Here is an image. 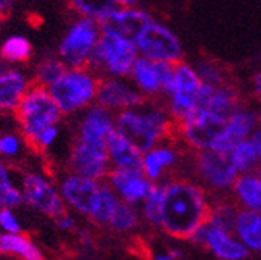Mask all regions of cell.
I'll list each match as a JSON object with an SVG mask.
<instances>
[{
  "mask_svg": "<svg viewBox=\"0 0 261 260\" xmlns=\"http://www.w3.org/2000/svg\"><path fill=\"white\" fill-rule=\"evenodd\" d=\"M163 184L161 225L167 237L190 241L207 222L212 200L208 192L190 177H169Z\"/></svg>",
  "mask_w": 261,
  "mask_h": 260,
  "instance_id": "cell-1",
  "label": "cell"
},
{
  "mask_svg": "<svg viewBox=\"0 0 261 260\" xmlns=\"http://www.w3.org/2000/svg\"><path fill=\"white\" fill-rule=\"evenodd\" d=\"M115 128L142 153L171 140L175 133L174 120L158 101H145L139 107L116 113Z\"/></svg>",
  "mask_w": 261,
  "mask_h": 260,
  "instance_id": "cell-2",
  "label": "cell"
},
{
  "mask_svg": "<svg viewBox=\"0 0 261 260\" xmlns=\"http://www.w3.org/2000/svg\"><path fill=\"white\" fill-rule=\"evenodd\" d=\"M99 80L100 77L89 67H67L48 91L62 115H75L96 104Z\"/></svg>",
  "mask_w": 261,
  "mask_h": 260,
  "instance_id": "cell-3",
  "label": "cell"
},
{
  "mask_svg": "<svg viewBox=\"0 0 261 260\" xmlns=\"http://www.w3.org/2000/svg\"><path fill=\"white\" fill-rule=\"evenodd\" d=\"M15 116L22 139L32 147L43 129L59 125L64 115L51 98L48 88L32 83L16 109Z\"/></svg>",
  "mask_w": 261,
  "mask_h": 260,
  "instance_id": "cell-4",
  "label": "cell"
},
{
  "mask_svg": "<svg viewBox=\"0 0 261 260\" xmlns=\"http://www.w3.org/2000/svg\"><path fill=\"white\" fill-rule=\"evenodd\" d=\"M137 58L139 51L136 42L115 34L102 32L88 67L93 69L100 79L102 77L127 79Z\"/></svg>",
  "mask_w": 261,
  "mask_h": 260,
  "instance_id": "cell-5",
  "label": "cell"
},
{
  "mask_svg": "<svg viewBox=\"0 0 261 260\" xmlns=\"http://www.w3.org/2000/svg\"><path fill=\"white\" fill-rule=\"evenodd\" d=\"M202 82L193 64L181 61L174 67L172 86L164 96V107L175 125L187 120L199 107Z\"/></svg>",
  "mask_w": 261,
  "mask_h": 260,
  "instance_id": "cell-6",
  "label": "cell"
},
{
  "mask_svg": "<svg viewBox=\"0 0 261 260\" xmlns=\"http://www.w3.org/2000/svg\"><path fill=\"white\" fill-rule=\"evenodd\" d=\"M99 22L86 18H76L62 35L58 46V58L65 67H88L100 38Z\"/></svg>",
  "mask_w": 261,
  "mask_h": 260,
  "instance_id": "cell-7",
  "label": "cell"
},
{
  "mask_svg": "<svg viewBox=\"0 0 261 260\" xmlns=\"http://www.w3.org/2000/svg\"><path fill=\"white\" fill-rule=\"evenodd\" d=\"M140 58L158 64H175L184 61V45L178 35L164 22L154 19L136 38Z\"/></svg>",
  "mask_w": 261,
  "mask_h": 260,
  "instance_id": "cell-8",
  "label": "cell"
},
{
  "mask_svg": "<svg viewBox=\"0 0 261 260\" xmlns=\"http://www.w3.org/2000/svg\"><path fill=\"white\" fill-rule=\"evenodd\" d=\"M191 170L194 180L201 184L207 192L225 193L231 192L239 174L234 171L226 153H220L212 149L193 153Z\"/></svg>",
  "mask_w": 261,
  "mask_h": 260,
  "instance_id": "cell-9",
  "label": "cell"
},
{
  "mask_svg": "<svg viewBox=\"0 0 261 260\" xmlns=\"http://www.w3.org/2000/svg\"><path fill=\"white\" fill-rule=\"evenodd\" d=\"M22 193V201L32 209L51 219L65 212V204L61 198L58 184L42 173H24L18 182Z\"/></svg>",
  "mask_w": 261,
  "mask_h": 260,
  "instance_id": "cell-10",
  "label": "cell"
},
{
  "mask_svg": "<svg viewBox=\"0 0 261 260\" xmlns=\"http://www.w3.org/2000/svg\"><path fill=\"white\" fill-rule=\"evenodd\" d=\"M174 67L172 64H158L139 56L127 79L145 101H158L172 86Z\"/></svg>",
  "mask_w": 261,
  "mask_h": 260,
  "instance_id": "cell-11",
  "label": "cell"
},
{
  "mask_svg": "<svg viewBox=\"0 0 261 260\" xmlns=\"http://www.w3.org/2000/svg\"><path fill=\"white\" fill-rule=\"evenodd\" d=\"M223 125L225 120L202 109H198L187 120L175 125V133L178 134L181 144L191 150V153H198L212 147Z\"/></svg>",
  "mask_w": 261,
  "mask_h": 260,
  "instance_id": "cell-12",
  "label": "cell"
},
{
  "mask_svg": "<svg viewBox=\"0 0 261 260\" xmlns=\"http://www.w3.org/2000/svg\"><path fill=\"white\" fill-rule=\"evenodd\" d=\"M65 164H67L69 173L96 182H106L109 173L112 171L106 147L89 146L78 139H73L70 144Z\"/></svg>",
  "mask_w": 261,
  "mask_h": 260,
  "instance_id": "cell-13",
  "label": "cell"
},
{
  "mask_svg": "<svg viewBox=\"0 0 261 260\" xmlns=\"http://www.w3.org/2000/svg\"><path fill=\"white\" fill-rule=\"evenodd\" d=\"M100 184L102 182L91 180L69 171H65L58 179V188L65 207H70L85 217H91L96 209Z\"/></svg>",
  "mask_w": 261,
  "mask_h": 260,
  "instance_id": "cell-14",
  "label": "cell"
},
{
  "mask_svg": "<svg viewBox=\"0 0 261 260\" xmlns=\"http://www.w3.org/2000/svg\"><path fill=\"white\" fill-rule=\"evenodd\" d=\"M261 126V115L256 109L242 106L234 112L229 119L221 126L220 133L217 134L212 150L220 153H228L239 142L252 139L256 129Z\"/></svg>",
  "mask_w": 261,
  "mask_h": 260,
  "instance_id": "cell-15",
  "label": "cell"
},
{
  "mask_svg": "<svg viewBox=\"0 0 261 260\" xmlns=\"http://www.w3.org/2000/svg\"><path fill=\"white\" fill-rule=\"evenodd\" d=\"M190 243L207 249L217 260H245L250 254L231 230L217 228L207 222L198 228Z\"/></svg>",
  "mask_w": 261,
  "mask_h": 260,
  "instance_id": "cell-16",
  "label": "cell"
},
{
  "mask_svg": "<svg viewBox=\"0 0 261 260\" xmlns=\"http://www.w3.org/2000/svg\"><path fill=\"white\" fill-rule=\"evenodd\" d=\"M145 102L143 96L129 82V79H116V77H102L99 80L96 104L110 110L112 113H120L129 109L139 107Z\"/></svg>",
  "mask_w": 261,
  "mask_h": 260,
  "instance_id": "cell-17",
  "label": "cell"
},
{
  "mask_svg": "<svg viewBox=\"0 0 261 260\" xmlns=\"http://www.w3.org/2000/svg\"><path fill=\"white\" fill-rule=\"evenodd\" d=\"M115 131V113L100 107L99 104H93L80 113L75 139L89 146L106 147L109 137Z\"/></svg>",
  "mask_w": 261,
  "mask_h": 260,
  "instance_id": "cell-18",
  "label": "cell"
},
{
  "mask_svg": "<svg viewBox=\"0 0 261 260\" xmlns=\"http://www.w3.org/2000/svg\"><path fill=\"white\" fill-rule=\"evenodd\" d=\"M153 21V16L140 7H116L110 15L99 22L100 32L115 34L136 42L142 31Z\"/></svg>",
  "mask_w": 261,
  "mask_h": 260,
  "instance_id": "cell-19",
  "label": "cell"
},
{
  "mask_svg": "<svg viewBox=\"0 0 261 260\" xmlns=\"http://www.w3.org/2000/svg\"><path fill=\"white\" fill-rule=\"evenodd\" d=\"M106 184L116 193L120 201L136 207L142 204V201L147 198V195L154 185L143 176L142 171L121 170H112L106 179Z\"/></svg>",
  "mask_w": 261,
  "mask_h": 260,
  "instance_id": "cell-20",
  "label": "cell"
},
{
  "mask_svg": "<svg viewBox=\"0 0 261 260\" xmlns=\"http://www.w3.org/2000/svg\"><path fill=\"white\" fill-rule=\"evenodd\" d=\"M180 160V150L167 140L142 153V173L151 184H161L169 179L167 176L178 166Z\"/></svg>",
  "mask_w": 261,
  "mask_h": 260,
  "instance_id": "cell-21",
  "label": "cell"
},
{
  "mask_svg": "<svg viewBox=\"0 0 261 260\" xmlns=\"http://www.w3.org/2000/svg\"><path fill=\"white\" fill-rule=\"evenodd\" d=\"M241 106L242 102L239 91L231 83H225L220 86H211L202 83L198 109H202L226 122Z\"/></svg>",
  "mask_w": 261,
  "mask_h": 260,
  "instance_id": "cell-22",
  "label": "cell"
},
{
  "mask_svg": "<svg viewBox=\"0 0 261 260\" xmlns=\"http://www.w3.org/2000/svg\"><path fill=\"white\" fill-rule=\"evenodd\" d=\"M32 83V75L22 67L8 66L0 72V113H15Z\"/></svg>",
  "mask_w": 261,
  "mask_h": 260,
  "instance_id": "cell-23",
  "label": "cell"
},
{
  "mask_svg": "<svg viewBox=\"0 0 261 260\" xmlns=\"http://www.w3.org/2000/svg\"><path fill=\"white\" fill-rule=\"evenodd\" d=\"M106 150L112 170L142 171V152L120 133L115 131L109 137Z\"/></svg>",
  "mask_w": 261,
  "mask_h": 260,
  "instance_id": "cell-24",
  "label": "cell"
},
{
  "mask_svg": "<svg viewBox=\"0 0 261 260\" xmlns=\"http://www.w3.org/2000/svg\"><path fill=\"white\" fill-rule=\"evenodd\" d=\"M229 193L239 209L261 216V170L239 176Z\"/></svg>",
  "mask_w": 261,
  "mask_h": 260,
  "instance_id": "cell-25",
  "label": "cell"
},
{
  "mask_svg": "<svg viewBox=\"0 0 261 260\" xmlns=\"http://www.w3.org/2000/svg\"><path fill=\"white\" fill-rule=\"evenodd\" d=\"M232 233L249 252L261 254V216L259 214L239 209L238 217L232 225Z\"/></svg>",
  "mask_w": 261,
  "mask_h": 260,
  "instance_id": "cell-26",
  "label": "cell"
},
{
  "mask_svg": "<svg viewBox=\"0 0 261 260\" xmlns=\"http://www.w3.org/2000/svg\"><path fill=\"white\" fill-rule=\"evenodd\" d=\"M0 254L15 255L21 260H45L43 251L22 233H2L0 231Z\"/></svg>",
  "mask_w": 261,
  "mask_h": 260,
  "instance_id": "cell-27",
  "label": "cell"
},
{
  "mask_svg": "<svg viewBox=\"0 0 261 260\" xmlns=\"http://www.w3.org/2000/svg\"><path fill=\"white\" fill-rule=\"evenodd\" d=\"M34 55L32 43L28 37L13 34L8 35L5 40L0 43V59H2L7 66L11 67H21L28 64Z\"/></svg>",
  "mask_w": 261,
  "mask_h": 260,
  "instance_id": "cell-28",
  "label": "cell"
},
{
  "mask_svg": "<svg viewBox=\"0 0 261 260\" xmlns=\"http://www.w3.org/2000/svg\"><path fill=\"white\" fill-rule=\"evenodd\" d=\"M226 155L229 158L231 166L234 168V171H236L239 176L259 170L258 153H256V149L253 146L252 139L239 142V144L234 146Z\"/></svg>",
  "mask_w": 261,
  "mask_h": 260,
  "instance_id": "cell-29",
  "label": "cell"
},
{
  "mask_svg": "<svg viewBox=\"0 0 261 260\" xmlns=\"http://www.w3.org/2000/svg\"><path fill=\"white\" fill-rule=\"evenodd\" d=\"M21 204H24L22 193L11 168L0 160V209H16Z\"/></svg>",
  "mask_w": 261,
  "mask_h": 260,
  "instance_id": "cell-30",
  "label": "cell"
},
{
  "mask_svg": "<svg viewBox=\"0 0 261 260\" xmlns=\"http://www.w3.org/2000/svg\"><path fill=\"white\" fill-rule=\"evenodd\" d=\"M69 8L76 18H86L100 22L116 8L115 0H67Z\"/></svg>",
  "mask_w": 261,
  "mask_h": 260,
  "instance_id": "cell-31",
  "label": "cell"
},
{
  "mask_svg": "<svg viewBox=\"0 0 261 260\" xmlns=\"http://www.w3.org/2000/svg\"><path fill=\"white\" fill-rule=\"evenodd\" d=\"M65 70H67V67L58 58V55H46L35 64V67L31 74L32 82L40 86L49 88Z\"/></svg>",
  "mask_w": 261,
  "mask_h": 260,
  "instance_id": "cell-32",
  "label": "cell"
},
{
  "mask_svg": "<svg viewBox=\"0 0 261 260\" xmlns=\"http://www.w3.org/2000/svg\"><path fill=\"white\" fill-rule=\"evenodd\" d=\"M163 184H154L147 198L140 204V217L153 228H160L161 225V209H163Z\"/></svg>",
  "mask_w": 261,
  "mask_h": 260,
  "instance_id": "cell-33",
  "label": "cell"
},
{
  "mask_svg": "<svg viewBox=\"0 0 261 260\" xmlns=\"http://www.w3.org/2000/svg\"><path fill=\"white\" fill-rule=\"evenodd\" d=\"M118 204H120V198L116 197V193L106 184V182H102L96 209L93 211L89 219L93 220L96 225H109Z\"/></svg>",
  "mask_w": 261,
  "mask_h": 260,
  "instance_id": "cell-34",
  "label": "cell"
},
{
  "mask_svg": "<svg viewBox=\"0 0 261 260\" xmlns=\"http://www.w3.org/2000/svg\"><path fill=\"white\" fill-rule=\"evenodd\" d=\"M239 207L234 204V201H225V200H217L212 201L211 211H208L207 224L217 228H225L232 231L234 220L238 217Z\"/></svg>",
  "mask_w": 261,
  "mask_h": 260,
  "instance_id": "cell-35",
  "label": "cell"
},
{
  "mask_svg": "<svg viewBox=\"0 0 261 260\" xmlns=\"http://www.w3.org/2000/svg\"><path fill=\"white\" fill-rule=\"evenodd\" d=\"M140 220L142 217H140L139 207L120 201V204L116 206V209L110 219L109 227L118 233H129L139 227Z\"/></svg>",
  "mask_w": 261,
  "mask_h": 260,
  "instance_id": "cell-36",
  "label": "cell"
},
{
  "mask_svg": "<svg viewBox=\"0 0 261 260\" xmlns=\"http://www.w3.org/2000/svg\"><path fill=\"white\" fill-rule=\"evenodd\" d=\"M196 72H198L199 79L204 85H211V86H220L229 83L226 80V70L223 66H220L217 61L212 59H201L198 64L194 66Z\"/></svg>",
  "mask_w": 261,
  "mask_h": 260,
  "instance_id": "cell-37",
  "label": "cell"
},
{
  "mask_svg": "<svg viewBox=\"0 0 261 260\" xmlns=\"http://www.w3.org/2000/svg\"><path fill=\"white\" fill-rule=\"evenodd\" d=\"M24 139L16 133H0V160H15L24 147Z\"/></svg>",
  "mask_w": 261,
  "mask_h": 260,
  "instance_id": "cell-38",
  "label": "cell"
},
{
  "mask_svg": "<svg viewBox=\"0 0 261 260\" xmlns=\"http://www.w3.org/2000/svg\"><path fill=\"white\" fill-rule=\"evenodd\" d=\"M59 134H61V128L59 125H55V126H49L46 129H43V131L40 133V136L37 137V140L34 142V149L38 150V152H43V150H48L51 149L56 140L59 139Z\"/></svg>",
  "mask_w": 261,
  "mask_h": 260,
  "instance_id": "cell-39",
  "label": "cell"
},
{
  "mask_svg": "<svg viewBox=\"0 0 261 260\" xmlns=\"http://www.w3.org/2000/svg\"><path fill=\"white\" fill-rule=\"evenodd\" d=\"M0 231L2 233H21L19 219L13 209H0Z\"/></svg>",
  "mask_w": 261,
  "mask_h": 260,
  "instance_id": "cell-40",
  "label": "cell"
},
{
  "mask_svg": "<svg viewBox=\"0 0 261 260\" xmlns=\"http://www.w3.org/2000/svg\"><path fill=\"white\" fill-rule=\"evenodd\" d=\"M55 222H56V225H58L61 230H64V231L75 230V227H76V222H75L73 216L69 214L67 211H65L64 214H61L59 217H56V219H55Z\"/></svg>",
  "mask_w": 261,
  "mask_h": 260,
  "instance_id": "cell-41",
  "label": "cell"
},
{
  "mask_svg": "<svg viewBox=\"0 0 261 260\" xmlns=\"http://www.w3.org/2000/svg\"><path fill=\"white\" fill-rule=\"evenodd\" d=\"M18 2L19 0H0V16L8 15Z\"/></svg>",
  "mask_w": 261,
  "mask_h": 260,
  "instance_id": "cell-42",
  "label": "cell"
},
{
  "mask_svg": "<svg viewBox=\"0 0 261 260\" xmlns=\"http://www.w3.org/2000/svg\"><path fill=\"white\" fill-rule=\"evenodd\" d=\"M252 91L253 94L261 99V70H258L255 75H253V80H252Z\"/></svg>",
  "mask_w": 261,
  "mask_h": 260,
  "instance_id": "cell-43",
  "label": "cell"
},
{
  "mask_svg": "<svg viewBox=\"0 0 261 260\" xmlns=\"http://www.w3.org/2000/svg\"><path fill=\"white\" fill-rule=\"evenodd\" d=\"M252 142L256 149V153H258V160H259V170H261V126L255 131V134L252 136Z\"/></svg>",
  "mask_w": 261,
  "mask_h": 260,
  "instance_id": "cell-44",
  "label": "cell"
},
{
  "mask_svg": "<svg viewBox=\"0 0 261 260\" xmlns=\"http://www.w3.org/2000/svg\"><path fill=\"white\" fill-rule=\"evenodd\" d=\"M142 2V0H115L116 7H139V4Z\"/></svg>",
  "mask_w": 261,
  "mask_h": 260,
  "instance_id": "cell-45",
  "label": "cell"
},
{
  "mask_svg": "<svg viewBox=\"0 0 261 260\" xmlns=\"http://www.w3.org/2000/svg\"><path fill=\"white\" fill-rule=\"evenodd\" d=\"M167 254L171 255L174 260H181V258H184V251L178 249V248H172V249H169V251H167Z\"/></svg>",
  "mask_w": 261,
  "mask_h": 260,
  "instance_id": "cell-46",
  "label": "cell"
},
{
  "mask_svg": "<svg viewBox=\"0 0 261 260\" xmlns=\"http://www.w3.org/2000/svg\"><path fill=\"white\" fill-rule=\"evenodd\" d=\"M151 260H174V258L166 252V254H156V255H153Z\"/></svg>",
  "mask_w": 261,
  "mask_h": 260,
  "instance_id": "cell-47",
  "label": "cell"
},
{
  "mask_svg": "<svg viewBox=\"0 0 261 260\" xmlns=\"http://www.w3.org/2000/svg\"><path fill=\"white\" fill-rule=\"evenodd\" d=\"M7 67H8L7 64H5V62H4L2 59H0V72H4V70H5Z\"/></svg>",
  "mask_w": 261,
  "mask_h": 260,
  "instance_id": "cell-48",
  "label": "cell"
},
{
  "mask_svg": "<svg viewBox=\"0 0 261 260\" xmlns=\"http://www.w3.org/2000/svg\"><path fill=\"white\" fill-rule=\"evenodd\" d=\"M258 66H259V70H261V50H259V53H258Z\"/></svg>",
  "mask_w": 261,
  "mask_h": 260,
  "instance_id": "cell-49",
  "label": "cell"
},
{
  "mask_svg": "<svg viewBox=\"0 0 261 260\" xmlns=\"http://www.w3.org/2000/svg\"><path fill=\"white\" fill-rule=\"evenodd\" d=\"M2 19H4V16H0V22H2Z\"/></svg>",
  "mask_w": 261,
  "mask_h": 260,
  "instance_id": "cell-50",
  "label": "cell"
}]
</instances>
